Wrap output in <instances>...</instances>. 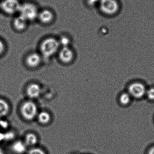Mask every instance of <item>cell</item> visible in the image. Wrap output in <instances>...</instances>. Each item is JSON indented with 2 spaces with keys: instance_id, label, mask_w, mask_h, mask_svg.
Masks as SVG:
<instances>
[{
  "instance_id": "1",
  "label": "cell",
  "mask_w": 154,
  "mask_h": 154,
  "mask_svg": "<svg viewBox=\"0 0 154 154\" xmlns=\"http://www.w3.org/2000/svg\"><path fill=\"white\" fill-rule=\"evenodd\" d=\"M39 11L36 3L30 1H26L21 2L18 14L30 23L37 20Z\"/></svg>"
},
{
  "instance_id": "2",
  "label": "cell",
  "mask_w": 154,
  "mask_h": 154,
  "mask_svg": "<svg viewBox=\"0 0 154 154\" xmlns=\"http://www.w3.org/2000/svg\"><path fill=\"white\" fill-rule=\"evenodd\" d=\"M60 46L58 40L52 37H49L45 39L41 44V52L43 57L49 58L57 52Z\"/></svg>"
},
{
  "instance_id": "3",
  "label": "cell",
  "mask_w": 154,
  "mask_h": 154,
  "mask_svg": "<svg viewBox=\"0 0 154 154\" xmlns=\"http://www.w3.org/2000/svg\"><path fill=\"white\" fill-rule=\"evenodd\" d=\"M21 4L20 0H1L0 10L6 15L14 16L19 14Z\"/></svg>"
},
{
  "instance_id": "4",
  "label": "cell",
  "mask_w": 154,
  "mask_h": 154,
  "mask_svg": "<svg viewBox=\"0 0 154 154\" xmlns=\"http://www.w3.org/2000/svg\"><path fill=\"white\" fill-rule=\"evenodd\" d=\"M99 9L104 14L112 16L117 13L119 11V3L117 0H100Z\"/></svg>"
},
{
  "instance_id": "5",
  "label": "cell",
  "mask_w": 154,
  "mask_h": 154,
  "mask_svg": "<svg viewBox=\"0 0 154 154\" xmlns=\"http://www.w3.org/2000/svg\"><path fill=\"white\" fill-rule=\"evenodd\" d=\"M21 113L24 118L26 120H32L35 118L38 114V108L33 101H27L24 102L21 108Z\"/></svg>"
},
{
  "instance_id": "6",
  "label": "cell",
  "mask_w": 154,
  "mask_h": 154,
  "mask_svg": "<svg viewBox=\"0 0 154 154\" xmlns=\"http://www.w3.org/2000/svg\"><path fill=\"white\" fill-rule=\"evenodd\" d=\"M56 18L55 13L49 8L40 10L37 20L43 25H49L53 23Z\"/></svg>"
},
{
  "instance_id": "7",
  "label": "cell",
  "mask_w": 154,
  "mask_h": 154,
  "mask_svg": "<svg viewBox=\"0 0 154 154\" xmlns=\"http://www.w3.org/2000/svg\"><path fill=\"white\" fill-rule=\"evenodd\" d=\"M146 90L145 86L143 83L135 82L129 85L128 88V93L132 97L140 99L146 94Z\"/></svg>"
},
{
  "instance_id": "8",
  "label": "cell",
  "mask_w": 154,
  "mask_h": 154,
  "mask_svg": "<svg viewBox=\"0 0 154 154\" xmlns=\"http://www.w3.org/2000/svg\"><path fill=\"white\" fill-rule=\"evenodd\" d=\"M30 23L19 14L15 15L12 20V26L18 32H23L27 29Z\"/></svg>"
},
{
  "instance_id": "9",
  "label": "cell",
  "mask_w": 154,
  "mask_h": 154,
  "mask_svg": "<svg viewBox=\"0 0 154 154\" xmlns=\"http://www.w3.org/2000/svg\"><path fill=\"white\" fill-rule=\"evenodd\" d=\"M74 53L68 47H63L59 52V58L63 63L68 64L72 61Z\"/></svg>"
},
{
  "instance_id": "10",
  "label": "cell",
  "mask_w": 154,
  "mask_h": 154,
  "mask_svg": "<svg viewBox=\"0 0 154 154\" xmlns=\"http://www.w3.org/2000/svg\"><path fill=\"white\" fill-rule=\"evenodd\" d=\"M27 96L31 99L39 97L41 93V89L39 85L33 83L28 87L26 91Z\"/></svg>"
},
{
  "instance_id": "11",
  "label": "cell",
  "mask_w": 154,
  "mask_h": 154,
  "mask_svg": "<svg viewBox=\"0 0 154 154\" xmlns=\"http://www.w3.org/2000/svg\"><path fill=\"white\" fill-rule=\"evenodd\" d=\"M41 62V57L37 53H33L30 54L26 58V64L30 67H36L39 65Z\"/></svg>"
},
{
  "instance_id": "12",
  "label": "cell",
  "mask_w": 154,
  "mask_h": 154,
  "mask_svg": "<svg viewBox=\"0 0 154 154\" xmlns=\"http://www.w3.org/2000/svg\"><path fill=\"white\" fill-rule=\"evenodd\" d=\"M26 145L21 141H17L14 142L12 146V151L15 153L21 154L26 151Z\"/></svg>"
},
{
  "instance_id": "13",
  "label": "cell",
  "mask_w": 154,
  "mask_h": 154,
  "mask_svg": "<svg viewBox=\"0 0 154 154\" xmlns=\"http://www.w3.org/2000/svg\"><path fill=\"white\" fill-rule=\"evenodd\" d=\"M10 111V106L5 100L0 99V118L6 116Z\"/></svg>"
},
{
  "instance_id": "14",
  "label": "cell",
  "mask_w": 154,
  "mask_h": 154,
  "mask_svg": "<svg viewBox=\"0 0 154 154\" xmlns=\"http://www.w3.org/2000/svg\"><path fill=\"white\" fill-rule=\"evenodd\" d=\"M24 141H25L24 143L26 145L33 146L37 144L38 142V137L34 134L29 133L25 136Z\"/></svg>"
},
{
  "instance_id": "15",
  "label": "cell",
  "mask_w": 154,
  "mask_h": 154,
  "mask_svg": "<svg viewBox=\"0 0 154 154\" xmlns=\"http://www.w3.org/2000/svg\"><path fill=\"white\" fill-rule=\"evenodd\" d=\"M38 120L42 125H46L50 121L51 116L48 112L42 111L38 115Z\"/></svg>"
},
{
  "instance_id": "16",
  "label": "cell",
  "mask_w": 154,
  "mask_h": 154,
  "mask_svg": "<svg viewBox=\"0 0 154 154\" xmlns=\"http://www.w3.org/2000/svg\"><path fill=\"white\" fill-rule=\"evenodd\" d=\"M131 96L128 93H123L119 97V101L122 105L126 106L131 102Z\"/></svg>"
},
{
  "instance_id": "17",
  "label": "cell",
  "mask_w": 154,
  "mask_h": 154,
  "mask_svg": "<svg viewBox=\"0 0 154 154\" xmlns=\"http://www.w3.org/2000/svg\"><path fill=\"white\" fill-rule=\"evenodd\" d=\"M59 41L60 45H61L63 47H68L69 44L70 42L69 38L67 36H63L61 37Z\"/></svg>"
},
{
  "instance_id": "18",
  "label": "cell",
  "mask_w": 154,
  "mask_h": 154,
  "mask_svg": "<svg viewBox=\"0 0 154 154\" xmlns=\"http://www.w3.org/2000/svg\"><path fill=\"white\" fill-rule=\"evenodd\" d=\"M146 96L149 100H154V88H152L146 90Z\"/></svg>"
},
{
  "instance_id": "19",
  "label": "cell",
  "mask_w": 154,
  "mask_h": 154,
  "mask_svg": "<svg viewBox=\"0 0 154 154\" xmlns=\"http://www.w3.org/2000/svg\"><path fill=\"white\" fill-rule=\"evenodd\" d=\"M28 154H45L44 151L39 148H34L31 149L28 152Z\"/></svg>"
},
{
  "instance_id": "20",
  "label": "cell",
  "mask_w": 154,
  "mask_h": 154,
  "mask_svg": "<svg viewBox=\"0 0 154 154\" xmlns=\"http://www.w3.org/2000/svg\"><path fill=\"white\" fill-rule=\"evenodd\" d=\"M14 133L10 132L4 134V139L6 140H11L14 137Z\"/></svg>"
},
{
  "instance_id": "21",
  "label": "cell",
  "mask_w": 154,
  "mask_h": 154,
  "mask_svg": "<svg viewBox=\"0 0 154 154\" xmlns=\"http://www.w3.org/2000/svg\"><path fill=\"white\" fill-rule=\"evenodd\" d=\"M8 126V123L5 120H0V127L3 129H5Z\"/></svg>"
},
{
  "instance_id": "22",
  "label": "cell",
  "mask_w": 154,
  "mask_h": 154,
  "mask_svg": "<svg viewBox=\"0 0 154 154\" xmlns=\"http://www.w3.org/2000/svg\"><path fill=\"white\" fill-rule=\"evenodd\" d=\"M5 45L3 42L0 40V56L2 54L4 51Z\"/></svg>"
},
{
  "instance_id": "23",
  "label": "cell",
  "mask_w": 154,
  "mask_h": 154,
  "mask_svg": "<svg viewBox=\"0 0 154 154\" xmlns=\"http://www.w3.org/2000/svg\"><path fill=\"white\" fill-rule=\"evenodd\" d=\"M148 154H154V146L150 149L148 152Z\"/></svg>"
},
{
  "instance_id": "24",
  "label": "cell",
  "mask_w": 154,
  "mask_h": 154,
  "mask_svg": "<svg viewBox=\"0 0 154 154\" xmlns=\"http://www.w3.org/2000/svg\"><path fill=\"white\" fill-rule=\"evenodd\" d=\"M0 154H4L1 148H0Z\"/></svg>"
},
{
  "instance_id": "25",
  "label": "cell",
  "mask_w": 154,
  "mask_h": 154,
  "mask_svg": "<svg viewBox=\"0 0 154 154\" xmlns=\"http://www.w3.org/2000/svg\"><path fill=\"white\" fill-rule=\"evenodd\" d=\"M1 0H0V3H1Z\"/></svg>"
}]
</instances>
